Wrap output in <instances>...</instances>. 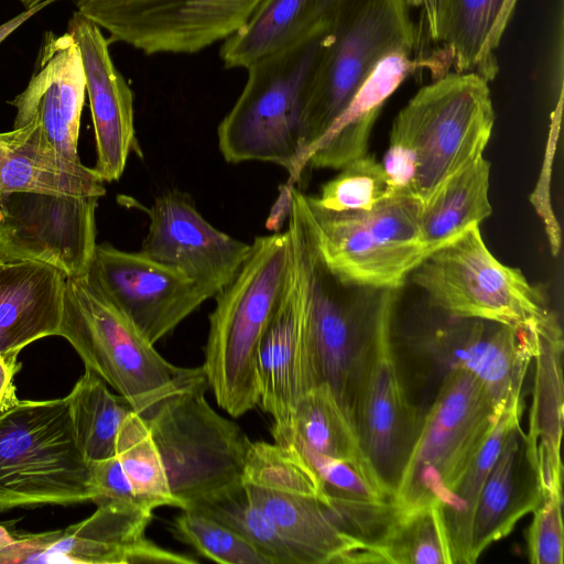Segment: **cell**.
<instances>
[{
	"mask_svg": "<svg viewBox=\"0 0 564 564\" xmlns=\"http://www.w3.org/2000/svg\"><path fill=\"white\" fill-rule=\"evenodd\" d=\"M289 198L288 229L304 285L303 389L328 384L354 417L359 378L387 290L360 288L339 280L314 246L305 194L291 187Z\"/></svg>",
	"mask_w": 564,
	"mask_h": 564,
	"instance_id": "obj_1",
	"label": "cell"
},
{
	"mask_svg": "<svg viewBox=\"0 0 564 564\" xmlns=\"http://www.w3.org/2000/svg\"><path fill=\"white\" fill-rule=\"evenodd\" d=\"M293 254L289 229L256 237L232 280L214 296L202 368L218 406L234 417L259 403L257 349Z\"/></svg>",
	"mask_w": 564,
	"mask_h": 564,
	"instance_id": "obj_2",
	"label": "cell"
},
{
	"mask_svg": "<svg viewBox=\"0 0 564 564\" xmlns=\"http://www.w3.org/2000/svg\"><path fill=\"white\" fill-rule=\"evenodd\" d=\"M329 32L248 67L247 82L217 128L229 163L269 162L301 178L304 118L311 86Z\"/></svg>",
	"mask_w": 564,
	"mask_h": 564,
	"instance_id": "obj_3",
	"label": "cell"
},
{
	"mask_svg": "<svg viewBox=\"0 0 564 564\" xmlns=\"http://www.w3.org/2000/svg\"><path fill=\"white\" fill-rule=\"evenodd\" d=\"M58 336L140 415L193 384L200 367H177L88 279L67 278Z\"/></svg>",
	"mask_w": 564,
	"mask_h": 564,
	"instance_id": "obj_4",
	"label": "cell"
},
{
	"mask_svg": "<svg viewBox=\"0 0 564 564\" xmlns=\"http://www.w3.org/2000/svg\"><path fill=\"white\" fill-rule=\"evenodd\" d=\"M506 404L468 371L444 375L393 488L394 511L446 505Z\"/></svg>",
	"mask_w": 564,
	"mask_h": 564,
	"instance_id": "obj_5",
	"label": "cell"
},
{
	"mask_svg": "<svg viewBox=\"0 0 564 564\" xmlns=\"http://www.w3.org/2000/svg\"><path fill=\"white\" fill-rule=\"evenodd\" d=\"M411 275L430 304L447 316L496 322L540 336L562 333L544 290L520 269L500 262L479 227L429 254Z\"/></svg>",
	"mask_w": 564,
	"mask_h": 564,
	"instance_id": "obj_6",
	"label": "cell"
},
{
	"mask_svg": "<svg viewBox=\"0 0 564 564\" xmlns=\"http://www.w3.org/2000/svg\"><path fill=\"white\" fill-rule=\"evenodd\" d=\"M89 462L66 398L20 401L0 414V510L93 500Z\"/></svg>",
	"mask_w": 564,
	"mask_h": 564,
	"instance_id": "obj_7",
	"label": "cell"
},
{
	"mask_svg": "<svg viewBox=\"0 0 564 564\" xmlns=\"http://www.w3.org/2000/svg\"><path fill=\"white\" fill-rule=\"evenodd\" d=\"M207 389L205 377L141 415L181 510L240 487L252 443L238 424L210 406Z\"/></svg>",
	"mask_w": 564,
	"mask_h": 564,
	"instance_id": "obj_8",
	"label": "cell"
},
{
	"mask_svg": "<svg viewBox=\"0 0 564 564\" xmlns=\"http://www.w3.org/2000/svg\"><path fill=\"white\" fill-rule=\"evenodd\" d=\"M242 486L306 564L379 563L375 549L324 502L317 474L291 445L252 442Z\"/></svg>",
	"mask_w": 564,
	"mask_h": 564,
	"instance_id": "obj_9",
	"label": "cell"
},
{
	"mask_svg": "<svg viewBox=\"0 0 564 564\" xmlns=\"http://www.w3.org/2000/svg\"><path fill=\"white\" fill-rule=\"evenodd\" d=\"M477 73H446L423 86L399 111L390 138L417 154L414 193L422 205L452 175L484 155L495 111Z\"/></svg>",
	"mask_w": 564,
	"mask_h": 564,
	"instance_id": "obj_10",
	"label": "cell"
},
{
	"mask_svg": "<svg viewBox=\"0 0 564 564\" xmlns=\"http://www.w3.org/2000/svg\"><path fill=\"white\" fill-rule=\"evenodd\" d=\"M422 203L389 196L370 210L335 213L311 205L305 212L314 246L343 282L395 290L427 257L420 235Z\"/></svg>",
	"mask_w": 564,
	"mask_h": 564,
	"instance_id": "obj_11",
	"label": "cell"
},
{
	"mask_svg": "<svg viewBox=\"0 0 564 564\" xmlns=\"http://www.w3.org/2000/svg\"><path fill=\"white\" fill-rule=\"evenodd\" d=\"M405 0H339L304 118L302 163L386 55L417 51Z\"/></svg>",
	"mask_w": 564,
	"mask_h": 564,
	"instance_id": "obj_12",
	"label": "cell"
},
{
	"mask_svg": "<svg viewBox=\"0 0 564 564\" xmlns=\"http://www.w3.org/2000/svg\"><path fill=\"white\" fill-rule=\"evenodd\" d=\"M262 0H75L77 11L147 55L194 54L224 42Z\"/></svg>",
	"mask_w": 564,
	"mask_h": 564,
	"instance_id": "obj_13",
	"label": "cell"
},
{
	"mask_svg": "<svg viewBox=\"0 0 564 564\" xmlns=\"http://www.w3.org/2000/svg\"><path fill=\"white\" fill-rule=\"evenodd\" d=\"M395 290H387L359 378L354 417L365 453L393 492L422 415L405 392L394 344Z\"/></svg>",
	"mask_w": 564,
	"mask_h": 564,
	"instance_id": "obj_14",
	"label": "cell"
},
{
	"mask_svg": "<svg viewBox=\"0 0 564 564\" xmlns=\"http://www.w3.org/2000/svg\"><path fill=\"white\" fill-rule=\"evenodd\" d=\"M152 513L138 506L99 503L90 517L64 530L14 532V541L0 552V563H197L147 536Z\"/></svg>",
	"mask_w": 564,
	"mask_h": 564,
	"instance_id": "obj_15",
	"label": "cell"
},
{
	"mask_svg": "<svg viewBox=\"0 0 564 564\" xmlns=\"http://www.w3.org/2000/svg\"><path fill=\"white\" fill-rule=\"evenodd\" d=\"M98 196L14 192L4 196L0 260H35L67 278L87 275L96 242Z\"/></svg>",
	"mask_w": 564,
	"mask_h": 564,
	"instance_id": "obj_16",
	"label": "cell"
},
{
	"mask_svg": "<svg viewBox=\"0 0 564 564\" xmlns=\"http://www.w3.org/2000/svg\"><path fill=\"white\" fill-rule=\"evenodd\" d=\"M441 317L412 338L415 355L441 378L454 370L473 373L498 405L522 397L527 370L539 349V334L485 319L443 313Z\"/></svg>",
	"mask_w": 564,
	"mask_h": 564,
	"instance_id": "obj_17",
	"label": "cell"
},
{
	"mask_svg": "<svg viewBox=\"0 0 564 564\" xmlns=\"http://www.w3.org/2000/svg\"><path fill=\"white\" fill-rule=\"evenodd\" d=\"M87 276L152 344L212 299L181 271L108 243L96 246Z\"/></svg>",
	"mask_w": 564,
	"mask_h": 564,
	"instance_id": "obj_18",
	"label": "cell"
},
{
	"mask_svg": "<svg viewBox=\"0 0 564 564\" xmlns=\"http://www.w3.org/2000/svg\"><path fill=\"white\" fill-rule=\"evenodd\" d=\"M147 213L150 224L140 251L193 279L212 297L232 280L250 251V243L208 223L186 193L166 192Z\"/></svg>",
	"mask_w": 564,
	"mask_h": 564,
	"instance_id": "obj_19",
	"label": "cell"
},
{
	"mask_svg": "<svg viewBox=\"0 0 564 564\" xmlns=\"http://www.w3.org/2000/svg\"><path fill=\"white\" fill-rule=\"evenodd\" d=\"M86 94L82 55L67 32L47 31L29 84L10 101L17 109L13 129L35 119L52 147L65 159L80 162L77 147Z\"/></svg>",
	"mask_w": 564,
	"mask_h": 564,
	"instance_id": "obj_20",
	"label": "cell"
},
{
	"mask_svg": "<svg viewBox=\"0 0 564 564\" xmlns=\"http://www.w3.org/2000/svg\"><path fill=\"white\" fill-rule=\"evenodd\" d=\"M67 33L79 47L85 72L97 151L94 170L104 182L118 181L135 143L132 90L98 25L75 11Z\"/></svg>",
	"mask_w": 564,
	"mask_h": 564,
	"instance_id": "obj_21",
	"label": "cell"
},
{
	"mask_svg": "<svg viewBox=\"0 0 564 564\" xmlns=\"http://www.w3.org/2000/svg\"><path fill=\"white\" fill-rule=\"evenodd\" d=\"M303 327L304 285L294 251L283 290L256 356L258 405L271 415L273 426L289 424L294 403L304 391Z\"/></svg>",
	"mask_w": 564,
	"mask_h": 564,
	"instance_id": "obj_22",
	"label": "cell"
},
{
	"mask_svg": "<svg viewBox=\"0 0 564 564\" xmlns=\"http://www.w3.org/2000/svg\"><path fill=\"white\" fill-rule=\"evenodd\" d=\"M67 276L35 260H0V355L18 359L31 343L58 336Z\"/></svg>",
	"mask_w": 564,
	"mask_h": 564,
	"instance_id": "obj_23",
	"label": "cell"
},
{
	"mask_svg": "<svg viewBox=\"0 0 564 564\" xmlns=\"http://www.w3.org/2000/svg\"><path fill=\"white\" fill-rule=\"evenodd\" d=\"M104 183L94 169L61 155L35 119L0 132V218L2 200L11 193L101 197Z\"/></svg>",
	"mask_w": 564,
	"mask_h": 564,
	"instance_id": "obj_24",
	"label": "cell"
},
{
	"mask_svg": "<svg viewBox=\"0 0 564 564\" xmlns=\"http://www.w3.org/2000/svg\"><path fill=\"white\" fill-rule=\"evenodd\" d=\"M542 494L521 424L506 436L480 491L471 527L470 564L532 512Z\"/></svg>",
	"mask_w": 564,
	"mask_h": 564,
	"instance_id": "obj_25",
	"label": "cell"
},
{
	"mask_svg": "<svg viewBox=\"0 0 564 564\" xmlns=\"http://www.w3.org/2000/svg\"><path fill=\"white\" fill-rule=\"evenodd\" d=\"M431 66L416 50L386 55L312 150L306 167L340 170L368 153L372 127L387 99L419 67Z\"/></svg>",
	"mask_w": 564,
	"mask_h": 564,
	"instance_id": "obj_26",
	"label": "cell"
},
{
	"mask_svg": "<svg viewBox=\"0 0 564 564\" xmlns=\"http://www.w3.org/2000/svg\"><path fill=\"white\" fill-rule=\"evenodd\" d=\"M339 0H262L235 34L223 42L226 68H245L332 29Z\"/></svg>",
	"mask_w": 564,
	"mask_h": 564,
	"instance_id": "obj_27",
	"label": "cell"
},
{
	"mask_svg": "<svg viewBox=\"0 0 564 564\" xmlns=\"http://www.w3.org/2000/svg\"><path fill=\"white\" fill-rule=\"evenodd\" d=\"M489 177L490 163L481 155L447 178L422 205L420 235L427 256L491 215Z\"/></svg>",
	"mask_w": 564,
	"mask_h": 564,
	"instance_id": "obj_28",
	"label": "cell"
},
{
	"mask_svg": "<svg viewBox=\"0 0 564 564\" xmlns=\"http://www.w3.org/2000/svg\"><path fill=\"white\" fill-rule=\"evenodd\" d=\"M276 427H285L305 447L317 454L375 470L365 453L352 415L326 383L304 391L294 403L289 424Z\"/></svg>",
	"mask_w": 564,
	"mask_h": 564,
	"instance_id": "obj_29",
	"label": "cell"
},
{
	"mask_svg": "<svg viewBox=\"0 0 564 564\" xmlns=\"http://www.w3.org/2000/svg\"><path fill=\"white\" fill-rule=\"evenodd\" d=\"M522 397L509 401L486 442L441 508L453 564H470L471 527L476 505L508 433L521 423Z\"/></svg>",
	"mask_w": 564,
	"mask_h": 564,
	"instance_id": "obj_30",
	"label": "cell"
},
{
	"mask_svg": "<svg viewBox=\"0 0 564 564\" xmlns=\"http://www.w3.org/2000/svg\"><path fill=\"white\" fill-rule=\"evenodd\" d=\"M66 399L76 440L85 458L96 462L116 456L119 430L133 411L127 400L112 393L105 380L89 368Z\"/></svg>",
	"mask_w": 564,
	"mask_h": 564,
	"instance_id": "obj_31",
	"label": "cell"
},
{
	"mask_svg": "<svg viewBox=\"0 0 564 564\" xmlns=\"http://www.w3.org/2000/svg\"><path fill=\"white\" fill-rule=\"evenodd\" d=\"M502 3L503 0H438L429 37L443 45L455 73L474 72L487 80L485 44Z\"/></svg>",
	"mask_w": 564,
	"mask_h": 564,
	"instance_id": "obj_32",
	"label": "cell"
},
{
	"mask_svg": "<svg viewBox=\"0 0 564 564\" xmlns=\"http://www.w3.org/2000/svg\"><path fill=\"white\" fill-rule=\"evenodd\" d=\"M380 563L453 564L438 506L397 513L377 545Z\"/></svg>",
	"mask_w": 564,
	"mask_h": 564,
	"instance_id": "obj_33",
	"label": "cell"
},
{
	"mask_svg": "<svg viewBox=\"0 0 564 564\" xmlns=\"http://www.w3.org/2000/svg\"><path fill=\"white\" fill-rule=\"evenodd\" d=\"M116 456L137 497L150 509L174 507L173 496L161 455L143 417L131 411L123 421L116 442Z\"/></svg>",
	"mask_w": 564,
	"mask_h": 564,
	"instance_id": "obj_34",
	"label": "cell"
},
{
	"mask_svg": "<svg viewBox=\"0 0 564 564\" xmlns=\"http://www.w3.org/2000/svg\"><path fill=\"white\" fill-rule=\"evenodd\" d=\"M196 510L227 525L251 542L271 564H306L303 555L240 487L204 501Z\"/></svg>",
	"mask_w": 564,
	"mask_h": 564,
	"instance_id": "obj_35",
	"label": "cell"
},
{
	"mask_svg": "<svg viewBox=\"0 0 564 564\" xmlns=\"http://www.w3.org/2000/svg\"><path fill=\"white\" fill-rule=\"evenodd\" d=\"M271 434L274 443L291 445L310 464L323 485L325 499L392 502V491L373 469L317 454L305 447L285 427L272 426Z\"/></svg>",
	"mask_w": 564,
	"mask_h": 564,
	"instance_id": "obj_36",
	"label": "cell"
},
{
	"mask_svg": "<svg viewBox=\"0 0 564 564\" xmlns=\"http://www.w3.org/2000/svg\"><path fill=\"white\" fill-rule=\"evenodd\" d=\"M173 536L197 554L220 564H271L251 542L196 510H182L170 528Z\"/></svg>",
	"mask_w": 564,
	"mask_h": 564,
	"instance_id": "obj_37",
	"label": "cell"
},
{
	"mask_svg": "<svg viewBox=\"0 0 564 564\" xmlns=\"http://www.w3.org/2000/svg\"><path fill=\"white\" fill-rule=\"evenodd\" d=\"M339 171L317 196L306 195L311 205L335 213L370 210L390 196L381 162L373 155L367 153Z\"/></svg>",
	"mask_w": 564,
	"mask_h": 564,
	"instance_id": "obj_38",
	"label": "cell"
},
{
	"mask_svg": "<svg viewBox=\"0 0 564 564\" xmlns=\"http://www.w3.org/2000/svg\"><path fill=\"white\" fill-rule=\"evenodd\" d=\"M562 489H543L532 510L527 546L532 564H562L564 561Z\"/></svg>",
	"mask_w": 564,
	"mask_h": 564,
	"instance_id": "obj_39",
	"label": "cell"
},
{
	"mask_svg": "<svg viewBox=\"0 0 564 564\" xmlns=\"http://www.w3.org/2000/svg\"><path fill=\"white\" fill-rule=\"evenodd\" d=\"M89 470L94 492L91 501L96 505L115 502L150 509L134 494L117 456L89 462Z\"/></svg>",
	"mask_w": 564,
	"mask_h": 564,
	"instance_id": "obj_40",
	"label": "cell"
},
{
	"mask_svg": "<svg viewBox=\"0 0 564 564\" xmlns=\"http://www.w3.org/2000/svg\"><path fill=\"white\" fill-rule=\"evenodd\" d=\"M517 1L518 0H503L500 12L487 37L485 44L484 59L486 68V78L488 82L492 80L498 73V63L495 56V50L500 43V40L512 15Z\"/></svg>",
	"mask_w": 564,
	"mask_h": 564,
	"instance_id": "obj_41",
	"label": "cell"
},
{
	"mask_svg": "<svg viewBox=\"0 0 564 564\" xmlns=\"http://www.w3.org/2000/svg\"><path fill=\"white\" fill-rule=\"evenodd\" d=\"M20 367L18 359H8L0 355V414L19 402L13 378Z\"/></svg>",
	"mask_w": 564,
	"mask_h": 564,
	"instance_id": "obj_42",
	"label": "cell"
},
{
	"mask_svg": "<svg viewBox=\"0 0 564 564\" xmlns=\"http://www.w3.org/2000/svg\"><path fill=\"white\" fill-rule=\"evenodd\" d=\"M57 0H46L45 2L37 4L34 8L29 10H24L17 17L10 19L9 21L2 23L0 25V43L6 40L13 31H15L22 23L32 18L36 12L44 9L46 6L55 2Z\"/></svg>",
	"mask_w": 564,
	"mask_h": 564,
	"instance_id": "obj_43",
	"label": "cell"
},
{
	"mask_svg": "<svg viewBox=\"0 0 564 564\" xmlns=\"http://www.w3.org/2000/svg\"><path fill=\"white\" fill-rule=\"evenodd\" d=\"M405 2L408 6L422 7L429 35L434 26L438 0H405Z\"/></svg>",
	"mask_w": 564,
	"mask_h": 564,
	"instance_id": "obj_44",
	"label": "cell"
},
{
	"mask_svg": "<svg viewBox=\"0 0 564 564\" xmlns=\"http://www.w3.org/2000/svg\"><path fill=\"white\" fill-rule=\"evenodd\" d=\"M14 533H11L6 527L0 524V552L14 541Z\"/></svg>",
	"mask_w": 564,
	"mask_h": 564,
	"instance_id": "obj_45",
	"label": "cell"
},
{
	"mask_svg": "<svg viewBox=\"0 0 564 564\" xmlns=\"http://www.w3.org/2000/svg\"><path fill=\"white\" fill-rule=\"evenodd\" d=\"M45 1L46 0H20V2L22 3V6L24 7L25 10L34 8L37 4H41V3L45 2Z\"/></svg>",
	"mask_w": 564,
	"mask_h": 564,
	"instance_id": "obj_46",
	"label": "cell"
}]
</instances>
